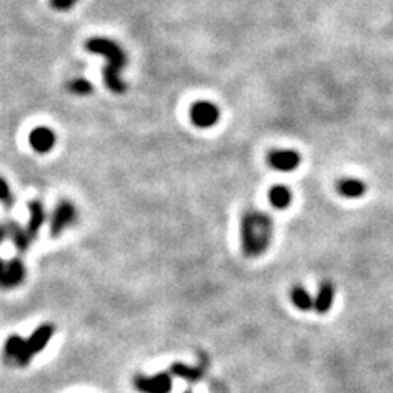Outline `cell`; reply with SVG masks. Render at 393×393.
<instances>
[{
    "mask_svg": "<svg viewBox=\"0 0 393 393\" xmlns=\"http://www.w3.org/2000/svg\"><path fill=\"white\" fill-rule=\"evenodd\" d=\"M174 374L187 377V379H190V380H195L200 377V370H197L193 367H187V365H174Z\"/></svg>",
    "mask_w": 393,
    "mask_h": 393,
    "instance_id": "19",
    "label": "cell"
},
{
    "mask_svg": "<svg viewBox=\"0 0 393 393\" xmlns=\"http://www.w3.org/2000/svg\"><path fill=\"white\" fill-rule=\"evenodd\" d=\"M77 218V212L71 202L63 200L55 208V212L51 215V235L53 238H58L66 228H69Z\"/></svg>",
    "mask_w": 393,
    "mask_h": 393,
    "instance_id": "6",
    "label": "cell"
},
{
    "mask_svg": "<svg viewBox=\"0 0 393 393\" xmlns=\"http://www.w3.org/2000/svg\"><path fill=\"white\" fill-rule=\"evenodd\" d=\"M290 298H292V303L297 306L300 311H310L313 310L315 306V297H311L308 290L303 287H294L292 292H290Z\"/></svg>",
    "mask_w": 393,
    "mask_h": 393,
    "instance_id": "16",
    "label": "cell"
},
{
    "mask_svg": "<svg viewBox=\"0 0 393 393\" xmlns=\"http://www.w3.org/2000/svg\"><path fill=\"white\" fill-rule=\"evenodd\" d=\"M335 285L331 282H323L321 287L318 289V294L315 297V306L313 310L318 315H325L333 308V303H335Z\"/></svg>",
    "mask_w": 393,
    "mask_h": 393,
    "instance_id": "11",
    "label": "cell"
},
{
    "mask_svg": "<svg viewBox=\"0 0 393 393\" xmlns=\"http://www.w3.org/2000/svg\"><path fill=\"white\" fill-rule=\"evenodd\" d=\"M30 146L33 148L36 153L45 154L55 148L56 144V134L51 128L48 126H38L30 133Z\"/></svg>",
    "mask_w": 393,
    "mask_h": 393,
    "instance_id": "9",
    "label": "cell"
},
{
    "mask_svg": "<svg viewBox=\"0 0 393 393\" xmlns=\"http://www.w3.org/2000/svg\"><path fill=\"white\" fill-rule=\"evenodd\" d=\"M367 192V185L364 181L354 179V177H346L338 182V193L348 200H354V198H360Z\"/></svg>",
    "mask_w": 393,
    "mask_h": 393,
    "instance_id": "12",
    "label": "cell"
},
{
    "mask_svg": "<svg viewBox=\"0 0 393 393\" xmlns=\"http://www.w3.org/2000/svg\"><path fill=\"white\" fill-rule=\"evenodd\" d=\"M4 356L9 364L17 365V367H26L33 359L28 351V346H26V339L20 336H10L5 341Z\"/></svg>",
    "mask_w": 393,
    "mask_h": 393,
    "instance_id": "4",
    "label": "cell"
},
{
    "mask_svg": "<svg viewBox=\"0 0 393 393\" xmlns=\"http://www.w3.org/2000/svg\"><path fill=\"white\" fill-rule=\"evenodd\" d=\"M68 90L71 94L74 95H80V97H84V95H90L92 94V84L89 82L87 79H82V77H77V79H72L71 82H68Z\"/></svg>",
    "mask_w": 393,
    "mask_h": 393,
    "instance_id": "17",
    "label": "cell"
},
{
    "mask_svg": "<svg viewBox=\"0 0 393 393\" xmlns=\"http://www.w3.org/2000/svg\"><path fill=\"white\" fill-rule=\"evenodd\" d=\"M79 0H51V7L58 10V12H66V10H71Z\"/></svg>",
    "mask_w": 393,
    "mask_h": 393,
    "instance_id": "20",
    "label": "cell"
},
{
    "mask_svg": "<svg viewBox=\"0 0 393 393\" xmlns=\"http://www.w3.org/2000/svg\"><path fill=\"white\" fill-rule=\"evenodd\" d=\"M85 50L107 59L104 69V82L113 94H125L126 84L122 79V71L126 66V55L123 48L110 38H90L85 43Z\"/></svg>",
    "mask_w": 393,
    "mask_h": 393,
    "instance_id": "2",
    "label": "cell"
},
{
    "mask_svg": "<svg viewBox=\"0 0 393 393\" xmlns=\"http://www.w3.org/2000/svg\"><path fill=\"white\" fill-rule=\"evenodd\" d=\"M0 202H2L5 207H12L15 203V197L12 195V190H10L9 184L2 179V177H0Z\"/></svg>",
    "mask_w": 393,
    "mask_h": 393,
    "instance_id": "18",
    "label": "cell"
},
{
    "mask_svg": "<svg viewBox=\"0 0 393 393\" xmlns=\"http://www.w3.org/2000/svg\"><path fill=\"white\" fill-rule=\"evenodd\" d=\"M5 236H7V231H5V226H0V244L4 243Z\"/></svg>",
    "mask_w": 393,
    "mask_h": 393,
    "instance_id": "21",
    "label": "cell"
},
{
    "mask_svg": "<svg viewBox=\"0 0 393 393\" xmlns=\"http://www.w3.org/2000/svg\"><path fill=\"white\" fill-rule=\"evenodd\" d=\"M5 231H7V236H10V239L14 241V244L17 246V249L20 252L28 251V247L33 239L30 238V235L26 233V230L21 228L15 220L14 222H7V225H5Z\"/></svg>",
    "mask_w": 393,
    "mask_h": 393,
    "instance_id": "14",
    "label": "cell"
},
{
    "mask_svg": "<svg viewBox=\"0 0 393 393\" xmlns=\"http://www.w3.org/2000/svg\"><path fill=\"white\" fill-rule=\"evenodd\" d=\"M26 269L20 259H0V289L10 290L18 287L25 281Z\"/></svg>",
    "mask_w": 393,
    "mask_h": 393,
    "instance_id": "3",
    "label": "cell"
},
{
    "mask_svg": "<svg viewBox=\"0 0 393 393\" xmlns=\"http://www.w3.org/2000/svg\"><path fill=\"white\" fill-rule=\"evenodd\" d=\"M190 120L197 128H212L220 120L218 107L207 100L195 102L190 109Z\"/></svg>",
    "mask_w": 393,
    "mask_h": 393,
    "instance_id": "5",
    "label": "cell"
},
{
    "mask_svg": "<svg viewBox=\"0 0 393 393\" xmlns=\"http://www.w3.org/2000/svg\"><path fill=\"white\" fill-rule=\"evenodd\" d=\"M274 239V222L261 210H247L241 220V246L247 257L266 254Z\"/></svg>",
    "mask_w": 393,
    "mask_h": 393,
    "instance_id": "1",
    "label": "cell"
},
{
    "mask_svg": "<svg viewBox=\"0 0 393 393\" xmlns=\"http://www.w3.org/2000/svg\"><path fill=\"white\" fill-rule=\"evenodd\" d=\"M28 210H30V220L28 225H26V233L30 235L31 239L36 238L38 231L41 230L43 223H45V207L40 200H33L28 203Z\"/></svg>",
    "mask_w": 393,
    "mask_h": 393,
    "instance_id": "13",
    "label": "cell"
},
{
    "mask_svg": "<svg viewBox=\"0 0 393 393\" xmlns=\"http://www.w3.org/2000/svg\"><path fill=\"white\" fill-rule=\"evenodd\" d=\"M301 163V158L294 149H277L269 154V164L279 172H294Z\"/></svg>",
    "mask_w": 393,
    "mask_h": 393,
    "instance_id": "8",
    "label": "cell"
},
{
    "mask_svg": "<svg viewBox=\"0 0 393 393\" xmlns=\"http://www.w3.org/2000/svg\"><path fill=\"white\" fill-rule=\"evenodd\" d=\"M134 387L141 393H169L172 389V379L169 374L138 375L134 379Z\"/></svg>",
    "mask_w": 393,
    "mask_h": 393,
    "instance_id": "7",
    "label": "cell"
},
{
    "mask_svg": "<svg viewBox=\"0 0 393 393\" xmlns=\"http://www.w3.org/2000/svg\"><path fill=\"white\" fill-rule=\"evenodd\" d=\"M55 335V326L53 325H41L38 326L28 339H26V346H28V351L31 356H36L38 352H41L43 349L48 346L50 339Z\"/></svg>",
    "mask_w": 393,
    "mask_h": 393,
    "instance_id": "10",
    "label": "cell"
},
{
    "mask_svg": "<svg viewBox=\"0 0 393 393\" xmlns=\"http://www.w3.org/2000/svg\"><path fill=\"white\" fill-rule=\"evenodd\" d=\"M292 190L287 185H276L269 192V202L277 210H285L292 205Z\"/></svg>",
    "mask_w": 393,
    "mask_h": 393,
    "instance_id": "15",
    "label": "cell"
}]
</instances>
